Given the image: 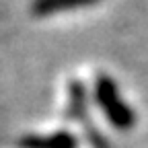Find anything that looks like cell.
<instances>
[{
  "mask_svg": "<svg viewBox=\"0 0 148 148\" xmlns=\"http://www.w3.org/2000/svg\"><path fill=\"white\" fill-rule=\"evenodd\" d=\"M101 0H33L31 2V12L35 16H49L56 12L64 10H76V8H86L95 6Z\"/></svg>",
  "mask_w": 148,
  "mask_h": 148,
  "instance_id": "obj_3",
  "label": "cell"
},
{
  "mask_svg": "<svg viewBox=\"0 0 148 148\" xmlns=\"http://www.w3.org/2000/svg\"><path fill=\"white\" fill-rule=\"evenodd\" d=\"M16 148H78V140L66 130L53 134H25L16 140Z\"/></svg>",
  "mask_w": 148,
  "mask_h": 148,
  "instance_id": "obj_2",
  "label": "cell"
},
{
  "mask_svg": "<svg viewBox=\"0 0 148 148\" xmlns=\"http://www.w3.org/2000/svg\"><path fill=\"white\" fill-rule=\"evenodd\" d=\"M68 92H70L68 115H70L72 119H80V115L86 111V99H84V97H86V90H84V86H82L78 80H72Z\"/></svg>",
  "mask_w": 148,
  "mask_h": 148,
  "instance_id": "obj_4",
  "label": "cell"
},
{
  "mask_svg": "<svg viewBox=\"0 0 148 148\" xmlns=\"http://www.w3.org/2000/svg\"><path fill=\"white\" fill-rule=\"evenodd\" d=\"M92 97H95V103L103 109L107 121L115 130L127 132V130H132L136 125L134 109L121 99L117 82L111 76H107V74H97L95 88H92Z\"/></svg>",
  "mask_w": 148,
  "mask_h": 148,
  "instance_id": "obj_1",
  "label": "cell"
}]
</instances>
